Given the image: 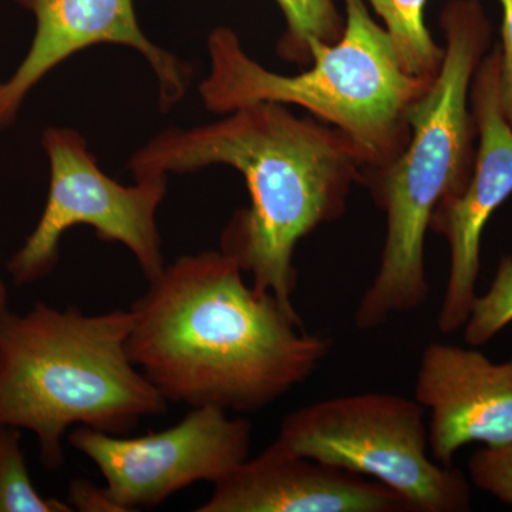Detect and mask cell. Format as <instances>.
I'll use <instances>...</instances> for the list:
<instances>
[{
  "instance_id": "1",
  "label": "cell",
  "mask_w": 512,
  "mask_h": 512,
  "mask_svg": "<svg viewBox=\"0 0 512 512\" xmlns=\"http://www.w3.org/2000/svg\"><path fill=\"white\" fill-rule=\"evenodd\" d=\"M221 251L180 256L131 305V362L168 403L258 412L305 382L332 350L301 316L256 292Z\"/></svg>"
},
{
  "instance_id": "2",
  "label": "cell",
  "mask_w": 512,
  "mask_h": 512,
  "mask_svg": "<svg viewBox=\"0 0 512 512\" xmlns=\"http://www.w3.org/2000/svg\"><path fill=\"white\" fill-rule=\"evenodd\" d=\"M225 119L167 128L128 161L134 178L228 165L244 177L249 207L235 211L221 251L251 275L256 292L289 308L298 289L293 255L301 239L343 217L353 184L370 168L365 148L339 128L261 101Z\"/></svg>"
},
{
  "instance_id": "3",
  "label": "cell",
  "mask_w": 512,
  "mask_h": 512,
  "mask_svg": "<svg viewBox=\"0 0 512 512\" xmlns=\"http://www.w3.org/2000/svg\"><path fill=\"white\" fill-rule=\"evenodd\" d=\"M444 59L430 89L414 106L412 137L392 164L367 171L363 183L386 214L379 271L357 305L359 330L382 326L397 313L417 311L429 298L426 235L441 202L460 197L473 173L476 120L471 83L491 42L478 0H450L440 16Z\"/></svg>"
},
{
  "instance_id": "4",
  "label": "cell",
  "mask_w": 512,
  "mask_h": 512,
  "mask_svg": "<svg viewBox=\"0 0 512 512\" xmlns=\"http://www.w3.org/2000/svg\"><path fill=\"white\" fill-rule=\"evenodd\" d=\"M134 315H84L37 302L29 312H0V427L36 434L40 463L63 466L62 440L74 424L123 436L167 399L127 350Z\"/></svg>"
},
{
  "instance_id": "5",
  "label": "cell",
  "mask_w": 512,
  "mask_h": 512,
  "mask_svg": "<svg viewBox=\"0 0 512 512\" xmlns=\"http://www.w3.org/2000/svg\"><path fill=\"white\" fill-rule=\"evenodd\" d=\"M343 2L339 40L313 43L311 67L295 76L255 62L231 29L212 30L210 73L198 87L205 109L228 114L261 101L302 107L365 148L367 171L392 164L409 144L410 113L433 80L406 72L392 37L372 18L365 0Z\"/></svg>"
},
{
  "instance_id": "6",
  "label": "cell",
  "mask_w": 512,
  "mask_h": 512,
  "mask_svg": "<svg viewBox=\"0 0 512 512\" xmlns=\"http://www.w3.org/2000/svg\"><path fill=\"white\" fill-rule=\"evenodd\" d=\"M426 413L399 394H350L289 413L276 441L299 456L375 478L416 512L470 511L467 477L427 454Z\"/></svg>"
},
{
  "instance_id": "7",
  "label": "cell",
  "mask_w": 512,
  "mask_h": 512,
  "mask_svg": "<svg viewBox=\"0 0 512 512\" xmlns=\"http://www.w3.org/2000/svg\"><path fill=\"white\" fill-rule=\"evenodd\" d=\"M42 146L49 158V194L32 234L6 265L12 281L28 285L52 274L60 239L76 225H89L101 241L130 249L147 282L158 278L165 264L157 211L167 195L168 175L147 174L134 178V185H121L100 170L73 128H46Z\"/></svg>"
},
{
  "instance_id": "8",
  "label": "cell",
  "mask_w": 512,
  "mask_h": 512,
  "mask_svg": "<svg viewBox=\"0 0 512 512\" xmlns=\"http://www.w3.org/2000/svg\"><path fill=\"white\" fill-rule=\"evenodd\" d=\"M69 443L96 464L121 511L150 510L200 481L220 483L248 460L252 424L218 407H194L160 433L127 439L79 426Z\"/></svg>"
},
{
  "instance_id": "9",
  "label": "cell",
  "mask_w": 512,
  "mask_h": 512,
  "mask_svg": "<svg viewBox=\"0 0 512 512\" xmlns=\"http://www.w3.org/2000/svg\"><path fill=\"white\" fill-rule=\"evenodd\" d=\"M471 111L480 146L460 197L441 202L430 229L447 239L450 272L437 326L444 335L464 328L476 302L481 238L495 210L512 195V124L500 90V46L484 56L471 83Z\"/></svg>"
},
{
  "instance_id": "10",
  "label": "cell",
  "mask_w": 512,
  "mask_h": 512,
  "mask_svg": "<svg viewBox=\"0 0 512 512\" xmlns=\"http://www.w3.org/2000/svg\"><path fill=\"white\" fill-rule=\"evenodd\" d=\"M13 2L35 16L36 32L18 69L0 83V130L16 119L26 96L46 74L74 53L96 45L137 50L156 74L161 110L173 109L187 94L190 67L144 35L138 25L134 0Z\"/></svg>"
},
{
  "instance_id": "11",
  "label": "cell",
  "mask_w": 512,
  "mask_h": 512,
  "mask_svg": "<svg viewBox=\"0 0 512 512\" xmlns=\"http://www.w3.org/2000/svg\"><path fill=\"white\" fill-rule=\"evenodd\" d=\"M416 400L429 410L431 456L444 467L464 446L512 443V357L494 363L474 346L433 342L423 350Z\"/></svg>"
},
{
  "instance_id": "12",
  "label": "cell",
  "mask_w": 512,
  "mask_h": 512,
  "mask_svg": "<svg viewBox=\"0 0 512 512\" xmlns=\"http://www.w3.org/2000/svg\"><path fill=\"white\" fill-rule=\"evenodd\" d=\"M198 512H416L379 481L299 456L274 441L214 484Z\"/></svg>"
},
{
  "instance_id": "13",
  "label": "cell",
  "mask_w": 512,
  "mask_h": 512,
  "mask_svg": "<svg viewBox=\"0 0 512 512\" xmlns=\"http://www.w3.org/2000/svg\"><path fill=\"white\" fill-rule=\"evenodd\" d=\"M383 20L404 69L421 79L434 80L441 69L444 47L427 29V0H367Z\"/></svg>"
},
{
  "instance_id": "14",
  "label": "cell",
  "mask_w": 512,
  "mask_h": 512,
  "mask_svg": "<svg viewBox=\"0 0 512 512\" xmlns=\"http://www.w3.org/2000/svg\"><path fill=\"white\" fill-rule=\"evenodd\" d=\"M284 13L286 30L278 43L285 62L311 64L312 45L335 43L345 26L333 0H275Z\"/></svg>"
},
{
  "instance_id": "15",
  "label": "cell",
  "mask_w": 512,
  "mask_h": 512,
  "mask_svg": "<svg viewBox=\"0 0 512 512\" xmlns=\"http://www.w3.org/2000/svg\"><path fill=\"white\" fill-rule=\"evenodd\" d=\"M20 441L19 429L0 427V512H72L69 503L37 493Z\"/></svg>"
},
{
  "instance_id": "16",
  "label": "cell",
  "mask_w": 512,
  "mask_h": 512,
  "mask_svg": "<svg viewBox=\"0 0 512 512\" xmlns=\"http://www.w3.org/2000/svg\"><path fill=\"white\" fill-rule=\"evenodd\" d=\"M512 322V256H501L490 289L477 296L464 325L468 346H483Z\"/></svg>"
},
{
  "instance_id": "17",
  "label": "cell",
  "mask_w": 512,
  "mask_h": 512,
  "mask_svg": "<svg viewBox=\"0 0 512 512\" xmlns=\"http://www.w3.org/2000/svg\"><path fill=\"white\" fill-rule=\"evenodd\" d=\"M468 473L476 487L512 505V443L474 453L468 461Z\"/></svg>"
},
{
  "instance_id": "18",
  "label": "cell",
  "mask_w": 512,
  "mask_h": 512,
  "mask_svg": "<svg viewBox=\"0 0 512 512\" xmlns=\"http://www.w3.org/2000/svg\"><path fill=\"white\" fill-rule=\"evenodd\" d=\"M503 10L500 47V90L501 101L507 119L512 124V0H498Z\"/></svg>"
},
{
  "instance_id": "19",
  "label": "cell",
  "mask_w": 512,
  "mask_h": 512,
  "mask_svg": "<svg viewBox=\"0 0 512 512\" xmlns=\"http://www.w3.org/2000/svg\"><path fill=\"white\" fill-rule=\"evenodd\" d=\"M69 505L82 512H123L107 493L106 487H97L90 481L73 480L67 491Z\"/></svg>"
},
{
  "instance_id": "20",
  "label": "cell",
  "mask_w": 512,
  "mask_h": 512,
  "mask_svg": "<svg viewBox=\"0 0 512 512\" xmlns=\"http://www.w3.org/2000/svg\"><path fill=\"white\" fill-rule=\"evenodd\" d=\"M8 288H6L5 282L0 279V312L8 309Z\"/></svg>"
}]
</instances>
